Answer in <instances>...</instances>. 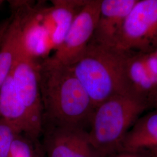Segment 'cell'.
<instances>
[{"instance_id": "7", "label": "cell", "mask_w": 157, "mask_h": 157, "mask_svg": "<svg viewBox=\"0 0 157 157\" xmlns=\"http://www.w3.org/2000/svg\"><path fill=\"white\" fill-rule=\"evenodd\" d=\"M43 133L45 157H100L80 128L45 126Z\"/></svg>"}, {"instance_id": "9", "label": "cell", "mask_w": 157, "mask_h": 157, "mask_svg": "<svg viewBox=\"0 0 157 157\" xmlns=\"http://www.w3.org/2000/svg\"><path fill=\"white\" fill-rule=\"evenodd\" d=\"M13 12L9 21L0 45V87L11 73L22 51L23 27L30 6L27 2H11Z\"/></svg>"}, {"instance_id": "8", "label": "cell", "mask_w": 157, "mask_h": 157, "mask_svg": "<svg viewBox=\"0 0 157 157\" xmlns=\"http://www.w3.org/2000/svg\"><path fill=\"white\" fill-rule=\"evenodd\" d=\"M0 119L34 142L43 133L17 95L11 73L0 87Z\"/></svg>"}, {"instance_id": "4", "label": "cell", "mask_w": 157, "mask_h": 157, "mask_svg": "<svg viewBox=\"0 0 157 157\" xmlns=\"http://www.w3.org/2000/svg\"><path fill=\"white\" fill-rule=\"evenodd\" d=\"M112 46L128 52L150 54L157 48V0H138Z\"/></svg>"}, {"instance_id": "17", "label": "cell", "mask_w": 157, "mask_h": 157, "mask_svg": "<svg viewBox=\"0 0 157 157\" xmlns=\"http://www.w3.org/2000/svg\"><path fill=\"white\" fill-rule=\"evenodd\" d=\"M149 154L150 157H157V148L150 151Z\"/></svg>"}, {"instance_id": "19", "label": "cell", "mask_w": 157, "mask_h": 157, "mask_svg": "<svg viewBox=\"0 0 157 157\" xmlns=\"http://www.w3.org/2000/svg\"><path fill=\"white\" fill-rule=\"evenodd\" d=\"M3 2H4V1L0 0V7H1V6H2V4H3Z\"/></svg>"}, {"instance_id": "5", "label": "cell", "mask_w": 157, "mask_h": 157, "mask_svg": "<svg viewBox=\"0 0 157 157\" xmlns=\"http://www.w3.org/2000/svg\"><path fill=\"white\" fill-rule=\"evenodd\" d=\"M101 0L86 1L78 11L53 58L71 66L82 56L92 39L100 12Z\"/></svg>"}, {"instance_id": "15", "label": "cell", "mask_w": 157, "mask_h": 157, "mask_svg": "<svg viewBox=\"0 0 157 157\" xmlns=\"http://www.w3.org/2000/svg\"><path fill=\"white\" fill-rule=\"evenodd\" d=\"M112 157H150V155L149 154H146L145 152L122 151Z\"/></svg>"}, {"instance_id": "13", "label": "cell", "mask_w": 157, "mask_h": 157, "mask_svg": "<svg viewBox=\"0 0 157 157\" xmlns=\"http://www.w3.org/2000/svg\"><path fill=\"white\" fill-rule=\"evenodd\" d=\"M34 141L25 135L17 134L12 141L8 157H36L38 147L34 146Z\"/></svg>"}, {"instance_id": "12", "label": "cell", "mask_w": 157, "mask_h": 157, "mask_svg": "<svg viewBox=\"0 0 157 157\" xmlns=\"http://www.w3.org/2000/svg\"><path fill=\"white\" fill-rule=\"evenodd\" d=\"M128 76L131 90L148 99L157 91V78L147 66L146 54L130 52Z\"/></svg>"}, {"instance_id": "1", "label": "cell", "mask_w": 157, "mask_h": 157, "mask_svg": "<svg viewBox=\"0 0 157 157\" xmlns=\"http://www.w3.org/2000/svg\"><path fill=\"white\" fill-rule=\"evenodd\" d=\"M40 91L45 126L84 129L94 107L90 97L70 66L52 56L38 61Z\"/></svg>"}, {"instance_id": "6", "label": "cell", "mask_w": 157, "mask_h": 157, "mask_svg": "<svg viewBox=\"0 0 157 157\" xmlns=\"http://www.w3.org/2000/svg\"><path fill=\"white\" fill-rule=\"evenodd\" d=\"M38 61L21 51L11 75L20 100L27 109L34 124L43 132V109L38 77Z\"/></svg>"}, {"instance_id": "11", "label": "cell", "mask_w": 157, "mask_h": 157, "mask_svg": "<svg viewBox=\"0 0 157 157\" xmlns=\"http://www.w3.org/2000/svg\"><path fill=\"white\" fill-rule=\"evenodd\" d=\"M157 148V110L141 116L124 139L121 151H143Z\"/></svg>"}, {"instance_id": "16", "label": "cell", "mask_w": 157, "mask_h": 157, "mask_svg": "<svg viewBox=\"0 0 157 157\" xmlns=\"http://www.w3.org/2000/svg\"><path fill=\"white\" fill-rule=\"evenodd\" d=\"M148 102L150 108L157 110V91L148 98Z\"/></svg>"}, {"instance_id": "2", "label": "cell", "mask_w": 157, "mask_h": 157, "mask_svg": "<svg viewBox=\"0 0 157 157\" xmlns=\"http://www.w3.org/2000/svg\"><path fill=\"white\" fill-rule=\"evenodd\" d=\"M129 53L90 41L82 56L70 66L89 95L94 109L113 96L133 92L127 71Z\"/></svg>"}, {"instance_id": "14", "label": "cell", "mask_w": 157, "mask_h": 157, "mask_svg": "<svg viewBox=\"0 0 157 157\" xmlns=\"http://www.w3.org/2000/svg\"><path fill=\"white\" fill-rule=\"evenodd\" d=\"M17 134L12 126L0 119V157H8L12 141Z\"/></svg>"}, {"instance_id": "3", "label": "cell", "mask_w": 157, "mask_h": 157, "mask_svg": "<svg viewBox=\"0 0 157 157\" xmlns=\"http://www.w3.org/2000/svg\"><path fill=\"white\" fill-rule=\"evenodd\" d=\"M149 108L148 99L133 92L113 96L96 107L88 134L100 157H112L121 151L129 130Z\"/></svg>"}, {"instance_id": "18", "label": "cell", "mask_w": 157, "mask_h": 157, "mask_svg": "<svg viewBox=\"0 0 157 157\" xmlns=\"http://www.w3.org/2000/svg\"><path fill=\"white\" fill-rule=\"evenodd\" d=\"M151 53L152 54L154 57V58H155V61H156L157 63V48L154 51V52H151Z\"/></svg>"}, {"instance_id": "10", "label": "cell", "mask_w": 157, "mask_h": 157, "mask_svg": "<svg viewBox=\"0 0 157 157\" xmlns=\"http://www.w3.org/2000/svg\"><path fill=\"white\" fill-rule=\"evenodd\" d=\"M138 0H101L100 12L91 41L112 45L119 31Z\"/></svg>"}]
</instances>
